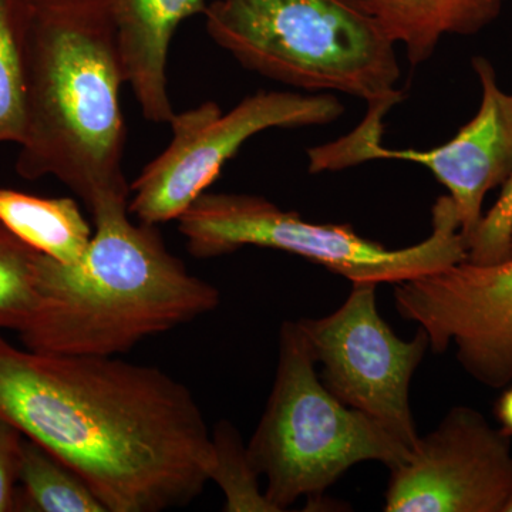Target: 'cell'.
I'll return each instance as SVG.
<instances>
[{
  "instance_id": "obj_1",
  "label": "cell",
  "mask_w": 512,
  "mask_h": 512,
  "mask_svg": "<svg viewBox=\"0 0 512 512\" xmlns=\"http://www.w3.org/2000/svg\"><path fill=\"white\" fill-rule=\"evenodd\" d=\"M0 416L72 468L107 512L183 508L210 481L201 407L158 367L18 349L0 336Z\"/></svg>"
},
{
  "instance_id": "obj_20",
  "label": "cell",
  "mask_w": 512,
  "mask_h": 512,
  "mask_svg": "<svg viewBox=\"0 0 512 512\" xmlns=\"http://www.w3.org/2000/svg\"><path fill=\"white\" fill-rule=\"evenodd\" d=\"M23 439L19 429L0 416V512L15 511Z\"/></svg>"
},
{
  "instance_id": "obj_9",
  "label": "cell",
  "mask_w": 512,
  "mask_h": 512,
  "mask_svg": "<svg viewBox=\"0 0 512 512\" xmlns=\"http://www.w3.org/2000/svg\"><path fill=\"white\" fill-rule=\"evenodd\" d=\"M471 66L481 86L480 109L443 146L424 151L387 148L383 131L357 126L348 136L308 150L309 171H338L372 160L423 165L447 188L467 242L483 220L488 192L503 187L512 175V93L498 86L490 60L476 56Z\"/></svg>"
},
{
  "instance_id": "obj_8",
  "label": "cell",
  "mask_w": 512,
  "mask_h": 512,
  "mask_svg": "<svg viewBox=\"0 0 512 512\" xmlns=\"http://www.w3.org/2000/svg\"><path fill=\"white\" fill-rule=\"evenodd\" d=\"M376 289L372 282H355L338 311L298 323L316 365H322L326 389L413 450L420 436L410 384L430 340L420 328L410 342L396 336L377 309Z\"/></svg>"
},
{
  "instance_id": "obj_18",
  "label": "cell",
  "mask_w": 512,
  "mask_h": 512,
  "mask_svg": "<svg viewBox=\"0 0 512 512\" xmlns=\"http://www.w3.org/2000/svg\"><path fill=\"white\" fill-rule=\"evenodd\" d=\"M39 252L0 222V329L20 332L36 309Z\"/></svg>"
},
{
  "instance_id": "obj_3",
  "label": "cell",
  "mask_w": 512,
  "mask_h": 512,
  "mask_svg": "<svg viewBox=\"0 0 512 512\" xmlns=\"http://www.w3.org/2000/svg\"><path fill=\"white\" fill-rule=\"evenodd\" d=\"M93 218L96 231L76 264L37 255L36 309L19 332L26 349L123 355L220 305V291L188 272L157 225L131 222L128 205Z\"/></svg>"
},
{
  "instance_id": "obj_17",
  "label": "cell",
  "mask_w": 512,
  "mask_h": 512,
  "mask_svg": "<svg viewBox=\"0 0 512 512\" xmlns=\"http://www.w3.org/2000/svg\"><path fill=\"white\" fill-rule=\"evenodd\" d=\"M25 131L20 0H0V143L22 141Z\"/></svg>"
},
{
  "instance_id": "obj_19",
  "label": "cell",
  "mask_w": 512,
  "mask_h": 512,
  "mask_svg": "<svg viewBox=\"0 0 512 512\" xmlns=\"http://www.w3.org/2000/svg\"><path fill=\"white\" fill-rule=\"evenodd\" d=\"M512 239V175L501 187L493 208L483 215L476 231L467 241V259L471 264L493 265L510 255Z\"/></svg>"
},
{
  "instance_id": "obj_14",
  "label": "cell",
  "mask_w": 512,
  "mask_h": 512,
  "mask_svg": "<svg viewBox=\"0 0 512 512\" xmlns=\"http://www.w3.org/2000/svg\"><path fill=\"white\" fill-rule=\"evenodd\" d=\"M0 222L29 247L64 265L79 262L93 231L72 198L0 188Z\"/></svg>"
},
{
  "instance_id": "obj_2",
  "label": "cell",
  "mask_w": 512,
  "mask_h": 512,
  "mask_svg": "<svg viewBox=\"0 0 512 512\" xmlns=\"http://www.w3.org/2000/svg\"><path fill=\"white\" fill-rule=\"evenodd\" d=\"M25 131L16 173L55 177L96 214L128 205L127 84L111 0H20Z\"/></svg>"
},
{
  "instance_id": "obj_4",
  "label": "cell",
  "mask_w": 512,
  "mask_h": 512,
  "mask_svg": "<svg viewBox=\"0 0 512 512\" xmlns=\"http://www.w3.org/2000/svg\"><path fill=\"white\" fill-rule=\"evenodd\" d=\"M204 16L212 42L249 72L366 101L363 123L384 127L403 100L396 45L352 0H214Z\"/></svg>"
},
{
  "instance_id": "obj_21",
  "label": "cell",
  "mask_w": 512,
  "mask_h": 512,
  "mask_svg": "<svg viewBox=\"0 0 512 512\" xmlns=\"http://www.w3.org/2000/svg\"><path fill=\"white\" fill-rule=\"evenodd\" d=\"M495 413H497L498 420H500L501 429L512 436V383L498 399Z\"/></svg>"
},
{
  "instance_id": "obj_10",
  "label": "cell",
  "mask_w": 512,
  "mask_h": 512,
  "mask_svg": "<svg viewBox=\"0 0 512 512\" xmlns=\"http://www.w3.org/2000/svg\"><path fill=\"white\" fill-rule=\"evenodd\" d=\"M397 312L427 333L441 353L456 346L457 362L477 383H512V239L507 258L493 265L458 262L397 284Z\"/></svg>"
},
{
  "instance_id": "obj_22",
  "label": "cell",
  "mask_w": 512,
  "mask_h": 512,
  "mask_svg": "<svg viewBox=\"0 0 512 512\" xmlns=\"http://www.w3.org/2000/svg\"><path fill=\"white\" fill-rule=\"evenodd\" d=\"M504 512H512V498L510 500V503L507 504V507H505Z\"/></svg>"
},
{
  "instance_id": "obj_15",
  "label": "cell",
  "mask_w": 512,
  "mask_h": 512,
  "mask_svg": "<svg viewBox=\"0 0 512 512\" xmlns=\"http://www.w3.org/2000/svg\"><path fill=\"white\" fill-rule=\"evenodd\" d=\"M15 511L107 512L72 468L28 437L20 454Z\"/></svg>"
},
{
  "instance_id": "obj_16",
  "label": "cell",
  "mask_w": 512,
  "mask_h": 512,
  "mask_svg": "<svg viewBox=\"0 0 512 512\" xmlns=\"http://www.w3.org/2000/svg\"><path fill=\"white\" fill-rule=\"evenodd\" d=\"M214 461L210 481H215L225 495L228 512H278L261 493L258 474L251 466L247 447L238 430L228 421H221L211 433Z\"/></svg>"
},
{
  "instance_id": "obj_5",
  "label": "cell",
  "mask_w": 512,
  "mask_h": 512,
  "mask_svg": "<svg viewBox=\"0 0 512 512\" xmlns=\"http://www.w3.org/2000/svg\"><path fill=\"white\" fill-rule=\"evenodd\" d=\"M315 367L301 326L285 322L274 387L247 446L278 512L302 497L318 501L356 464L379 461L392 470L412 456L377 421L336 399Z\"/></svg>"
},
{
  "instance_id": "obj_6",
  "label": "cell",
  "mask_w": 512,
  "mask_h": 512,
  "mask_svg": "<svg viewBox=\"0 0 512 512\" xmlns=\"http://www.w3.org/2000/svg\"><path fill=\"white\" fill-rule=\"evenodd\" d=\"M188 252L218 258L244 247L279 249L315 262L352 284H403L467 259L454 202L443 195L431 208L429 237L390 249L360 237L352 225L316 224L259 195L204 192L177 218Z\"/></svg>"
},
{
  "instance_id": "obj_7",
  "label": "cell",
  "mask_w": 512,
  "mask_h": 512,
  "mask_svg": "<svg viewBox=\"0 0 512 512\" xmlns=\"http://www.w3.org/2000/svg\"><path fill=\"white\" fill-rule=\"evenodd\" d=\"M345 107L330 93L258 92L227 114L212 101L175 113L173 140L130 184L128 212L144 224L177 218L204 194L241 147L272 128L325 126Z\"/></svg>"
},
{
  "instance_id": "obj_13",
  "label": "cell",
  "mask_w": 512,
  "mask_h": 512,
  "mask_svg": "<svg viewBox=\"0 0 512 512\" xmlns=\"http://www.w3.org/2000/svg\"><path fill=\"white\" fill-rule=\"evenodd\" d=\"M384 35L406 50L413 67L426 63L444 36H473L490 26L508 0H352Z\"/></svg>"
},
{
  "instance_id": "obj_12",
  "label": "cell",
  "mask_w": 512,
  "mask_h": 512,
  "mask_svg": "<svg viewBox=\"0 0 512 512\" xmlns=\"http://www.w3.org/2000/svg\"><path fill=\"white\" fill-rule=\"evenodd\" d=\"M207 5L205 0H111L127 84L153 123L170 124L175 116L167 79L175 30L204 15Z\"/></svg>"
},
{
  "instance_id": "obj_11",
  "label": "cell",
  "mask_w": 512,
  "mask_h": 512,
  "mask_svg": "<svg viewBox=\"0 0 512 512\" xmlns=\"http://www.w3.org/2000/svg\"><path fill=\"white\" fill-rule=\"evenodd\" d=\"M512 436L453 407L406 463L392 468L387 512H504L512 498Z\"/></svg>"
}]
</instances>
